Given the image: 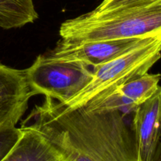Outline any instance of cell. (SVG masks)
Listing matches in <instances>:
<instances>
[{"mask_svg":"<svg viewBox=\"0 0 161 161\" xmlns=\"http://www.w3.org/2000/svg\"><path fill=\"white\" fill-rule=\"evenodd\" d=\"M160 58L161 37H154L127 53L93 68L91 81L70 100L61 104L69 109L84 106L101 93L147 73Z\"/></svg>","mask_w":161,"mask_h":161,"instance_id":"obj_3","label":"cell"},{"mask_svg":"<svg viewBox=\"0 0 161 161\" xmlns=\"http://www.w3.org/2000/svg\"><path fill=\"white\" fill-rule=\"evenodd\" d=\"M34 95L25 69H13L0 63V129L16 127Z\"/></svg>","mask_w":161,"mask_h":161,"instance_id":"obj_7","label":"cell"},{"mask_svg":"<svg viewBox=\"0 0 161 161\" xmlns=\"http://www.w3.org/2000/svg\"><path fill=\"white\" fill-rule=\"evenodd\" d=\"M153 38L154 37L81 42H68L61 39L58 42L56 47L45 55L51 59L81 63L88 67L95 68L127 53Z\"/></svg>","mask_w":161,"mask_h":161,"instance_id":"obj_5","label":"cell"},{"mask_svg":"<svg viewBox=\"0 0 161 161\" xmlns=\"http://www.w3.org/2000/svg\"><path fill=\"white\" fill-rule=\"evenodd\" d=\"M61 40H96L161 37V0L106 13L90 12L60 27Z\"/></svg>","mask_w":161,"mask_h":161,"instance_id":"obj_2","label":"cell"},{"mask_svg":"<svg viewBox=\"0 0 161 161\" xmlns=\"http://www.w3.org/2000/svg\"><path fill=\"white\" fill-rule=\"evenodd\" d=\"M90 67L76 62L58 61L39 55L25 69L28 83L34 94H42L60 103L70 100L92 78Z\"/></svg>","mask_w":161,"mask_h":161,"instance_id":"obj_4","label":"cell"},{"mask_svg":"<svg viewBox=\"0 0 161 161\" xmlns=\"http://www.w3.org/2000/svg\"><path fill=\"white\" fill-rule=\"evenodd\" d=\"M131 128L138 161H152L161 142V86L135 108Z\"/></svg>","mask_w":161,"mask_h":161,"instance_id":"obj_8","label":"cell"},{"mask_svg":"<svg viewBox=\"0 0 161 161\" xmlns=\"http://www.w3.org/2000/svg\"><path fill=\"white\" fill-rule=\"evenodd\" d=\"M23 134L21 127L0 129V161L6 157L14 147Z\"/></svg>","mask_w":161,"mask_h":161,"instance_id":"obj_11","label":"cell"},{"mask_svg":"<svg viewBox=\"0 0 161 161\" xmlns=\"http://www.w3.org/2000/svg\"><path fill=\"white\" fill-rule=\"evenodd\" d=\"M21 126L43 134L70 161H138L133 130L120 110L69 109L45 97Z\"/></svg>","mask_w":161,"mask_h":161,"instance_id":"obj_1","label":"cell"},{"mask_svg":"<svg viewBox=\"0 0 161 161\" xmlns=\"http://www.w3.org/2000/svg\"><path fill=\"white\" fill-rule=\"evenodd\" d=\"M152 161H161V142L159 144L158 147H157L156 153L154 155L153 159Z\"/></svg>","mask_w":161,"mask_h":161,"instance_id":"obj_14","label":"cell"},{"mask_svg":"<svg viewBox=\"0 0 161 161\" xmlns=\"http://www.w3.org/2000/svg\"><path fill=\"white\" fill-rule=\"evenodd\" d=\"M111 1H112V0H103V1H102V3H101V4L99 5L98 6H97V8H101V7H102V6H105V5L108 4V3H109V2H111Z\"/></svg>","mask_w":161,"mask_h":161,"instance_id":"obj_15","label":"cell"},{"mask_svg":"<svg viewBox=\"0 0 161 161\" xmlns=\"http://www.w3.org/2000/svg\"><path fill=\"white\" fill-rule=\"evenodd\" d=\"M38 18L36 9H31L16 0H0V28H20Z\"/></svg>","mask_w":161,"mask_h":161,"instance_id":"obj_10","label":"cell"},{"mask_svg":"<svg viewBox=\"0 0 161 161\" xmlns=\"http://www.w3.org/2000/svg\"><path fill=\"white\" fill-rule=\"evenodd\" d=\"M23 134L2 161H70L43 134L20 126Z\"/></svg>","mask_w":161,"mask_h":161,"instance_id":"obj_9","label":"cell"},{"mask_svg":"<svg viewBox=\"0 0 161 161\" xmlns=\"http://www.w3.org/2000/svg\"><path fill=\"white\" fill-rule=\"evenodd\" d=\"M160 74H144L113 89L108 90L84 105L90 112L135 110L152 97L159 88Z\"/></svg>","mask_w":161,"mask_h":161,"instance_id":"obj_6","label":"cell"},{"mask_svg":"<svg viewBox=\"0 0 161 161\" xmlns=\"http://www.w3.org/2000/svg\"><path fill=\"white\" fill-rule=\"evenodd\" d=\"M17 2L20 3V4L24 5V6H27L28 8H31V9H35L34 4H33L32 0H16Z\"/></svg>","mask_w":161,"mask_h":161,"instance_id":"obj_13","label":"cell"},{"mask_svg":"<svg viewBox=\"0 0 161 161\" xmlns=\"http://www.w3.org/2000/svg\"><path fill=\"white\" fill-rule=\"evenodd\" d=\"M153 0H112L111 2L105 6L101 8H96L93 10L94 13H106L111 11L119 10V9H126V8L132 7V6H139L149 3Z\"/></svg>","mask_w":161,"mask_h":161,"instance_id":"obj_12","label":"cell"}]
</instances>
